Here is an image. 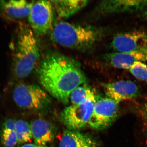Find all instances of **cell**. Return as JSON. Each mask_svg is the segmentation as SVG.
<instances>
[{
	"label": "cell",
	"mask_w": 147,
	"mask_h": 147,
	"mask_svg": "<svg viewBox=\"0 0 147 147\" xmlns=\"http://www.w3.org/2000/svg\"><path fill=\"white\" fill-rule=\"evenodd\" d=\"M16 121L12 118L6 119L3 123L2 128L15 131Z\"/></svg>",
	"instance_id": "20"
},
{
	"label": "cell",
	"mask_w": 147,
	"mask_h": 147,
	"mask_svg": "<svg viewBox=\"0 0 147 147\" xmlns=\"http://www.w3.org/2000/svg\"><path fill=\"white\" fill-rule=\"evenodd\" d=\"M111 47L118 52L147 49V32L134 31L119 34L113 38Z\"/></svg>",
	"instance_id": "8"
},
{
	"label": "cell",
	"mask_w": 147,
	"mask_h": 147,
	"mask_svg": "<svg viewBox=\"0 0 147 147\" xmlns=\"http://www.w3.org/2000/svg\"><path fill=\"white\" fill-rule=\"evenodd\" d=\"M15 132L18 144H26L32 139L30 124L26 121L16 120Z\"/></svg>",
	"instance_id": "16"
},
{
	"label": "cell",
	"mask_w": 147,
	"mask_h": 147,
	"mask_svg": "<svg viewBox=\"0 0 147 147\" xmlns=\"http://www.w3.org/2000/svg\"><path fill=\"white\" fill-rule=\"evenodd\" d=\"M34 2L20 1H0V11L11 19H20L28 16Z\"/></svg>",
	"instance_id": "13"
},
{
	"label": "cell",
	"mask_w": 147,
	"mask_h": 147,
	"mask_svg": "<svg viewBox=\"0 0 147 147\" xmlns=\"http://www.w3.org/2000/svg\"><path fill=\"white\" fill-rule=\"evenodd\" d=\"M36 71L43 88L64 104L68 103L71 92L87 80L79 63L56 52L46 54Z\"/></svg>",
	"instance_id": "1"
},
{
	"label": "cell",
	"mask_w": 147,
	"mask_h": 147,
	"mask_svg": "<svg viewBox=\"0 0 147 147\" xmlns=\"http://www.w3.org/2000/svg\"><path fill=\"white\" fill-rule=\"evenodd\" d=\"M20 147H48L46 146H40L35 144H26L22 145Z\"/></svg>",
	"instance_id": "21"
},
{
	"label": "cell",
	"mask_w": 147,
	"mask_h": 147,
	"mask_svg": "<svg viewBox=\"0 0 147 147\" xmlns=\"http://www.w3.org/2000/svg\"><path fill=\"white\" fill-rule=\"evenodd\" d=\"M54 10L59 18H67L73 16L85 7L88 1L84 0L51 1Z\"/></svg>",
	"instance_id": "15"
},
{
	"label": "cell",
	"mask_w": 147,
	"mask_h": 147,
	"mask_svg": "<svg viewBox=\"0 0 147 147\" xmlns=\"http://www.w3.org/2000/svg\"><path fill=\"white\" fill-rule=\"evenodd\" d=\"M144 111L145 117V118H146V120L147 122V110H144Z\"/></svg>",
	"instance_id": "23"
},
{
	"label": "cell",
	"mask_w": 147,
	"mask_h": 147,
	"mask_svg": "<svg viewBox=\"0 0 147 147\" xmlns=\"http://www.w3.org/2000/svg\"><path fill=\"white\" fill-rule=\"evenodd\" d=\"M30 124L32 138L36 144L46 146L55 139L56 129L50 122L37 119L32 121Z\"/></svg>",
	"instance_id": "12"
},
{
	"label": "cell",
	"mask_w": 147,
	"mask_h": 147,
	"mask_svg": "<svg viewBox=\"0 0 147 147\" xmlns=\"http://www.w3.org/2000/svg\"><path fill=\"white\" fill-rule=\"evenodd\" d=\"M106 97L119 104L120 102L138 97L140 91L137 84L129 80H120L102 85Z\"/></svg>",
	"instance_id": "9"
},
{
	"label": "cell",
	"mask_w": 147,
	"mask_h": 147,
	"mask_svg": "<svg viewBox=\"0 0 147 147\" xmlns=\"http://www.w3.org/2000/svg\"><path fill=\"white\" fill-rule=\"evenodd\" d=\"M104 59L113 67L129 69L135 63L147 61V49L109 53L105 55Z\"/></svg>",
	"instance_id": "11"
},
{
	"label": "cell",
	"mask_w": 147,
	"mask_h": 147,
	"mask_svg": "<svg viewBox=\"0 0 147 147\" xmlns=\"http://www.w3.org/2000/svg\"><path fill=\"white\" fill-rule=\"evenodd\" d=\"M143 16L144 17L145 19L147 20V9L144 11V13L143 14Z\"/></svg>",
	"instance_id": "22"
},
{
	"label": "cell",
	"mask_w": 147,
	"mask_h": 147,
	"mask_svg": "<svg viewBox=\"0 0 147 147\" xmlns=\"http://www.w3.org/2000/svg\"><path fill=\"white\" fill-rule=\"evenodd\" d=\"M13 46V66L15 76L27 77L34 69L40 57L38 42L31 28L21 24L17 29Z\"/></svg>",
	"instance_id": "2"
},
{
	"label": "cell",
	"mask_w": 147,
	"mask_h": 147,
	"mask_svg": "<svg viewBox=\"0 0 147 147\" xmlns=\"http://www.w3.org/2000/svg\"><path fill=\"white\" fill-rule=\"evenodd\" d=\"M100 96L95 94L84 102L66 107L61 113L60 119L68 130L78 131L88 124L95 104Z\"/></svg>",
	"instance_id": "5"
},
{
	"label": "cell",
	"mask_w": 147,
	"mask_h": 147,
	"mask_svg": "<svg viewBox=\"0 0 147 147\" xmlns=\"http://www.w3.org/2000/svg\"><path fill=\"white\" fill-rule=\"evenodd\" d=\"M119 111V104L114 100L100 97L95 104L88 125L97 131L106 129L117 118Z\"/></svg>",
	"instance_id": "6"
},
{
	"label": "cell",
	"mask_w": 147,
	"mask_h": 147,
	"mask_svg": "<svg viewBox=\"0 0 147 147\" xmlns=\"http://www.w3.org/2000/svg\"><path fill=\"white\" fill-rule=\"evenodd\" d=\"M13 98L19 108L33 111L46 109L52 102L47 92L40 87L32 84L16 85L13 90Z\"/></svg>",
	"instance_id": "4"
},
{
	"label": "cell",
	"mask_w": 147,
	"mask_h": 147,
	"mask_svg": "<svg viewBox=\"0 0 147 147\" xmlns=\"http://www.w3.org/2000/svg\"><path fill=\"white\" fill-rule=\"evenodd\" d=\"M51 36L55 42L61 46L86 50L92 48L101 39L102 32L94 27L62 21L55 24Z\"/></svg>",
	"instance_id": "3"
},
{
	"label": "cell",
	"mask_w": 147,
	"mask_h": 147,
	"mask_svg": "<svg viewBox=\"0 0 147 147\" xmlns=\"http://www.w3.org/2000/svg\"><path fill=\"white\" fill-rule=\"evenodd\" d=\"M144 110H147V101L145 105Z\"/></svg>",
	"instance_id": "24"
},
{
	"label": "cell",
	"mask_w": 147,
	"mask_h": 147,
	"mask_svg": "<svg viewBox=\"0 0 147 147\" xmlns=\"http://www.w3.org/2000/svg\"><path fill=\"white\" fill-rule=\"evenodd\" d=\"M54 9L50 1H40L34 3L28 16L31 28L36 34H47L53 26Z\"/></svg>",
	"instance_id": "7"
},
{
	"label": "cell",
	"mask_w": 147,
	"mask_h": 147,
	"mask_svg": "<svg viewBox=\"0 0 147 147\" xmlns=\"http://www.w3.org/2000/svg\"><path fill=\"white\" fill-rule=\"evenodd\" d=\"M147 7V0H110L101 2L98 10L102 14L137 12Z\"/></svg>",
	"instance_id": "10"
},
{
	"label": "cell",
	"mask_w": 147,
	"mask_h": 147,
	"mask_svg": "<svg viewBox=\"0 0 147 147\" xmlns=\"http://www.w3.org/2000/svg\"><path fill=\"white\" fill-rule=\"evenodd\" d=\"M95 94V93L93 90L88 86H80L71 92L69 98L72 105H76L82 103L88 98Z\"/></svg>",
	"instance_id": "17"
},
{
	"label": "cell",
	"mask_w": 147,
	"mask_h": 147,
	"mask_svg": "<svg viewBox=\"0 0 147 147\" xmlns=\"http://www.w3.org/2000/svg\"><path fill=\"white\" fill-rule=\"evenodd\" d=\"M99 142L88 134L66 130L61 137L59 147H98Z\"/></svg>",
	"instance_id": "14"
},
{
	"label": "cell",
	"mask_w": 147,
	"mask_h": 147,
	"mask_svg": "<svg viewBox=\"0 0 147 147\" xmlns=\"http://www.w3.org/2000/svg\"><path fill=\"white\" fill-rule=\"evenodd\" d=\"M129 70L135 78L147 82V65L146 64L142 62H137L131 67Z\"/></svg>",
	"instance_id": "19"
},
{
	"label": "cell",
	"mask_w": 147,
	"mask_h": 147,
	"mask_svg": "<svg viewBox=\"0 0 147 147\" xmlns=\"http://www.w3.org/2000/svg\"><path fill=\"white\" fill-rule=\"evenodd\" d=\"M0 140L3 147H15L18 140L15 131L2 128L0 131Z\"/></svg>",
	"instance_id": "18"
}]
</instances>
